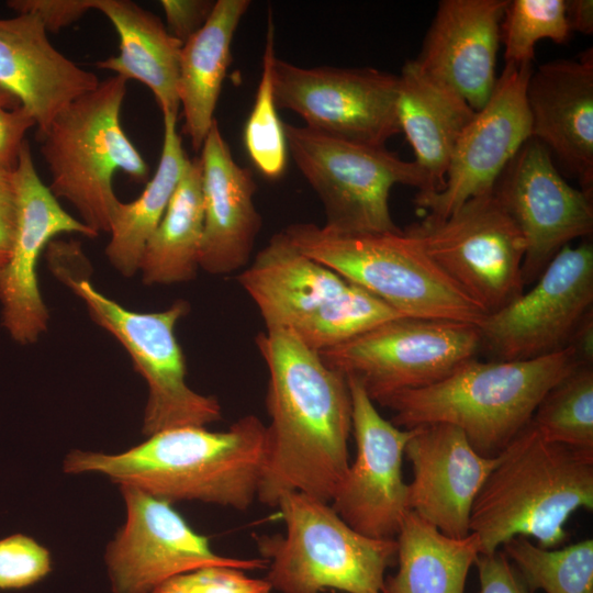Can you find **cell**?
<instances>
[{
    "mask_svg": "<svg viewBox=\"0 0 593 593\" xmlns=\"http://www.w3.org/2000/svg\"><path fill=\"white\" fill-rule=\"evenodd\" d=\"M268 369V454L257 500L276 507L287 493L329 503L349 468L353 430L347 378L287 328L256 337Z\"/></svg>",
    "mask_w": 593,
    "mask_h": 593,
    "instance_id": "1",
    "label": "cell"
},
{
    "mask_svg": "<svg viewBox=\"0 0 593 593\" xmlns=\"http://www.w3.org/2000/svg\"><path fill=\"white\" fill-rule=\"evenodd\" d=\"M267 454V426L246 415L224 432L165 429L119 454L72 450L63 467L66 473L102 474L171 503L198 501L245 511L257 499Z\"/></svg>",
    "mask_w": 593,
    "mask_h": 593,
    "instance_id": "2",
    "label": "cell"
},
{
    "mask_svg": "<svg viewBox=\"0 0 593 593\" xmlns=\"http://www.w3.org/2000/svg\"><path fill=\"white\" fill-rule=\"evenodd\" d=\"M579 363L571 346L528 360L473 358L433 384L373 402L394 412L398 427L449 424L478 454L496 457L529 424L547 391Z\"/></svg>",
    "mask_w": 593,
    "mask_h": 593,
    "instance_id": "3",
    "label": "cell"
},
{
    "mask_svg": "<svg viewBox=\"0 0 593 593\" xmlns=\"http://www.w3.org/2000/svg\"><path fill=\"white\" fill-rule=\"evenodd\" d=\"M593 508V451L545 440L528 424L501 452L471 510L480 555L523 536L553 549L569 537L566 523Z\"/></svg>",
    "mask_w": 593,
    "mask_h": 593,
    "instance_id": "4",
    "label": "cell"
},
{
    "mask_svg": "<svg viewBox=\"0 0 593 593\" xmlns=\"http://www.w3.org/2000/svg\"><path fill=\"white\" fill-rule=\"evenodd\" d=\"M127 80L114 75L75 99L38 138L51 174L49 189L67 200L97 235L109 233L120 203L113 176L147 182L149 167L125 134L121 109Z\"/></svg>",
    "mask_w": 593,
    "mask_h": 593,
    "instance_id": "5",
    "label": "cell"
},
{
    "mask_svg": "<svg viewBox=\"0 0 593 593\" xmlns=\"http://www.w3.org/2000/svg\"><path fill=\"white\" fill-rule=\"evenodd\" d=\"M283 233L302 253L403 316L478 325L486 315L402 230L347 233L295 223Z\"/></svg>",
    "mask_w": 593,
    "mask_h": 593,
    "instance_id": "6",
    "label": "cell"
},
{
    "mask_svg": "<svg viewBox=\"0 0 593 593\" xmlns=\"http://www.w3.org/2000/svg\"><path fill=\"white\" fill-rule=\"evenodd\" d=\"M284 535L257 537L269 562L267 581L281 593H383L385 571L396 562L395 539L367 537L326 502L301 492L277 504Z\"/></svg>",
    "mask_w": 593,
    "mask_h": 593,
    "instance_id": "7",
    "label": "cell"
},
{
    "mask_svg": "<svg viewBox=\"0 0 593 593\" xmlns=\"http://www.w3.org/2000/svg\"><path fill=\"white\" fill-rule=\"evenodd\" d=\"M288 150L323 203L324 226L347 233L401 231L393 222L389 195L393 186L428 190L415 161L402 160L385 146H372L283 124Z\"/></svg>",
    "mask_w": 593,
    "mask_h": 593,
    "instance_id": "8",
    "label": "cell"
},
{
    "mask_svg": "<svg viewBox=\"0 0 593 593\" xmlns=\"http://www.w3.org/2000/svg\"><path fill=\"white\" fill-rule=\"evenodd\" d=\"M58 276L85 302L93 322L124 347L146 381L144 435L182 426L205 427L221 419L216 398L195 392L186 381V361L176 325L189 312L188 302L178 300L159 312H136L108 298L85 278L61 271Z\"/></svg>",
    "mask_w": 593,
    "mask_h": 593,
    "instance_id": "9",
    "label": "cell"
},
{
    "mask_svg": "<svg viewBox=\"0 0 593 593\" xmlns=\"http://www.w3.org/2000/svg\"><path fill=\"white\" fill-rule=\"evenodd\" d=\"M404 232L486 314L524 292L525 239L493 191L468 200L446 219L424 216Z\"/></svg>",
    "mask_w": 593,
    "mask_h": 593,
    "instance_id": "10",
    "label": "cell"
},
{
    "mask_svg": "<svg viewBox=\"0 0 593 593\" xmlns=\"http://www.w3.org/2000/svg\"><path fill=\"white\" fill-rule=\"evenodd\" d=\"M479 349L474 324L400 316L318 354L329 368L358 379L374 401L433 384L475 358Z\"/></svg>",
    "mask_w": 593,
    "mask_h": 593,
    "instance_id": "11",
    "label": "cell"
},
{
    "mask_svg": "<svg viewBox=\"0 0 593 593\" xmlns=\"http://www.w3.org/2000/svg\"><path fill=\"white\" fill-rule=\"evenodd\" d=\"M593 304V245L564 246L536 284L477 325L493 360H528L564 349Z\"/></svg>",
    "mask_w": 593,
    "mask_h": 593,
    "instance_id": "12",
    "label": "cell"
},
{
    "mask_svg": "<svg viewBox=\"0 0 593 593\" xmlns=\"http://www.w3.org/2000/svg\"><path fill=\"white\" fill-rule=\"evenodd\" d=\"M272 83L277 107L314 131L372 146L401 133L399 75L370 67L305 68L275 57Z\"/></svg>",
    "mask_w": 593,
    "mask_h": 593,
    "instance_id": "13",
    "label": "cell"
},
{
    "mask_svg": "<svg viewBox=\"0 0 593 593\" xmlns=\"http://www.w3.org/2000/svg\"><path fill=\"white\" fill-rule=\"evenodd\" d=\"M126 518L109 542L105 562L113 593H150L166 580L208 566L265 569L262 558L239 559L216 553L172 503L134 486L121 485Z\"/></svg>",
    "mask_w": 593,
    "mask_h": 593,
    "instance_id": "14",
    "label": "cell"
},
{
    "mask_svg": "<svg viewBox=\"0 0 593 593\" xmlns=\"http://www.w3.org/2000/svg\"><path fill=\"white\" fill-rule=\"evenodd\" d=\"M493 193L525 239V286L570 242L592 235V195L569 184L547 148L533 137L506 166Z\"/></svg>",
    "mask_w": 593,
    "mask_h": 593,
    "instance_id": "15",
    "label": "cell"
},
{
    "mask_svg": "<svg viewBox=\"0 0 593 593\" xmlns=\"http://www.w3.org/2000/svg\"><path fill=\"white\" fill-rule=\"evenodd\" d=\"M532 65H505L488 102L474 112L452 150L444 188L415 195L424 216L441 220L468 200L493 191L500 176L530 137L526 86Z\"/></svg>",
    "mask_w": 593,
    "mask_h": 593,
    "instance_id": "16",
    "label": "cell"
},
{
    "mask_svg": "<svg viewBox=\"0 0 593 593\" xmlns=\"http://www.w3.org/2000/svg\"><path fill=\"white\" fill-rule=\"evenodd\" d=\"M346 378L356 457L332 506L358 533L376 539H395L409 511L402 463L414 428L404 429L387 421L361 382Z\"/></svg>",
    "mask_w": 593,
    "mask_h": 593,
    "instance_id": "17",
    "label": "cell"
},
{
    "mask_svg": "<svg viewBox=\"0 0 593 593\" xmlns=\"http://www.w3.org/2000/svg\"><path fill=\"white\" fill-rule=\"evenodd\" d=\"M14 182L16 227L9 259L0 270L1 321L14 342L26 345L46 332L49 321L36 272L42 251L60 234H97L66 212L41 180L27 141L20 152Z\"/></svg>",
    "mask_w": 593,
    "mask_h": 593,
    "instance_id": "18",
    "label": "cell"
},
{
    "mask_svg": "<svg viewBox=\"0 0 593 593\" xmlns=\"http://www.w3.org/2000/svg\"><path fill=\"white\" fill-rule=\"evenodd\" d=\"M404 456L413 472L409 510L446 536H468L473 502L501 454L481 456L456 426L428 424L414 427Z\"/></svg>",
    "mask_w": 593,
    "mask_h": 593,
    "instance_id": "19",
    "label": "cell"
},
{
    "mask_svg": "<svg viewBox=\"0 0 593 593\" xmlns=\"http://www.w3.org/2000/svg\"><path fill=\"white\" fill-rule=\"evenodd\" d=\"M508 0H443L426 33L417 66L474 111L490 99L497 77L501 22Z\"/></svg>",
    "mask_w": 593,
    "mask_h": 593,
    "instance_id": "20",
    "label": "cell"
},
{
    "mask_svg": "<svg viewBox=\"0 0 593 593\" xmlns=\"http://www.w3.org/2000/svg\"><path fill=\"white\" fill-rule=\"evenodd\" d=\"M530 137L593 193V49L532 71L526 86Z\"/></svg>",
    "mask_w": 593,
    "mask_h": 593,
    "instance_id": "21",
    "label": "cell"
},
{
    "mask_svg": "<svg viewBox=\"0 0 593 593\" xmlns=\"http://www.w3.org/2000/svg\"><path fill=\"white\" fill-rule=\"evenodd\" d=\"M203 234L200 269L230 275L245 267L261 227L249 169L233 158L216 120L201 147Z\"/></svg>",
    "mask_w": 593,
    "mask_h": 593,
    "instance_id": "22",
    "label": "cell"
},
{
    "mask_svg": "<svg viewBox=\"0 0 593 593\" xmlns=\"http://www.w3.org/2000/svg\"><path fill=\"white\" fill-rule=\"evenodd\" d=\"M99 82L52 45L35 15L0 19V87L33 116L37 139L61 110Z\"/></svg>",
    "mask_w": 593,
    "mask_h": 593,
    "instance_id": "23",
    "label": "cell"
},
{
    "mask_svg": "<svg viewBox=\"0 0 593 593\" xmlns=\"http://www.w3.org/2000/svg\"><path fill=\"white\" fill-rule=\"evenodd\" d=\"M237 281L256 304L266 328L292 329L346 289L349 281L275 234Z\"/></svg>",
    "mask_w": 593,
    "mask_h": 593,
    "instance_id": "24",
    "label": "cell"
},
{
    "mask_svg": "<svg viewBox=\"0 0 593 593\" xmlns=\"http://www.w3.org/2000/svg\"><path fill=\"white\" fill-rule=\"evenodd\" d=\"M474 110L449 88L428 77L413 60L399 75L396 114L415 163L426 177L428 195L445 186L455 145Z\"/></svg>",
    "mask_w": 593,
    "mask_h": 593,
    "instance_id": "25",
    "label": "cell"
},
{
    "mask_svg": "<svg viewBox=\"0 0 593 593\" xmlns=\"http://www.w3.org/2000/svg\"><path fill=\"white\" fill-rule=\"evenodd\" d=\"M96 10L112 23L119 54L97 67L134 79L152 91L163 114L178 115L179 58L182 43L170 35L161 20L130 0H97Z\"/></svg>",
    "mask_w": 593,
    "mask_h": 593,
    "instance_id": "26",
    "label": "cell"
},
{
    "mask_svg": "<svg viewBox=\"0 0 593 593\" xmlns=\"http://www.w3.org/2000/svg\"><path fill=\"white\" fill-rule=\"evenodd\" d=\"M248 0H217L204 25L183 43L178 72V98L183 132L200 150L215 121L214 112L231 64V45Z\"/></svg>",
    "mask_w": 593,
    "mask_h": 593,
    "instance_id": "27",
    "label": "cell"
},
{
    "mask_svg": "<svg viewBox=\"0 0 593 593\" xmlns=\"http://www.w3.org/2000/svg\"><path fill=\"white\" fill-rule=\"evenodd\" d=\"M395 540L399 568L385 578L383 593H465L467 575L480 555L474 533L446 536L409 510Z\"/></svg>",
    "mask_w": 593,
    "mask_h": 593,
    "instance_id": "28",
    "label": "cell"
},
{
    "mask_svg": "<svg viewBox=\"0 0 593 593\" xmlns=\"http://www.w3.org/2000/svg\"><path fill=\"white\" fill-rule=\"evenodd\" d=\"M163 121V147L157 169L135 200L120 201L109 232L107 258L127 278L138 271L145 245L163 219L189 161L177 132V115L165 113Z\"/></svg>",
    "mask_w": 593,
    "mask_h": 593,
    "instance_id": "29",
    "label": "cell"
},
{
    "mask_svg": "<svg viewBox=\"0 0 593 593\" xmlns=\"http://www.w3.org/2000/svg\"><path fill=\"white\" fill-rule=\"evenodd\" d=\"M203 234L202 170L199 157L189 159L158 226L141 258L147 286L174 284L195 278Z\"/></svg>",
    "mask_w": 593,
    "mask_h": 593,
    "instance_id": "30",
    "label": "cell"
},
{
    "mask_svg": "<svg viewBox=\"0 0 593 593\" xmlns=\"http://www.w3.org/2000/svg\"><path fill=\"white\" fill-rule=\"evenodd\" d=\"M502 551L532 591L593 593V539L546 549L527 537L505 541Z\"/></svg>",
    "mask_w": 593,
    "mask_h": 593,
    "instance_id": "31",
    "label": "cell"
},
{
    "mask_svg": "<svg viewBox=\"0 0 593 593\" xmlns=\"http://www.w3.org/2000/svg\"><path fill=\"white\" fill-rule=\"evenodd\" d=\"M529 424L547 441L593 451V368L579 363L540 400Z\"/></svg>",
    "mask_w": 593,
    "mask_h": 593,
    "instance_id": "32",
    "label": "cell"
},
{
    "mask_svg": "<svg viewBox=\"0 0 593 593\" xmlns=\"http://www.w3.org/2000/svg\"><path fill=\"white\" fill-rule=\"evenodd\" d=\"M400 316L403 315L382 300L349 281L337 296L289 331L320 353Z\"/></svg>",
    "mask_w": 593,
    "mask_h": 593,
    "instance_id": "33",
    "label": "cell"
},
{
    "mask_svg": "<svg viewBox=\"0 0 593 593\" xmlns=\"http://www.w3.org/2000/svg\"><path fill=\"white\" fill-rule=\"evenodd\" d=\"M275 25L268 14L261 76L254 107L244 127V143L255 167L268 179L280 178L287 167L288 145L273 93Z\"/></svg>",
    "mask_w": 593,
    "mask_h": 593,
    "instance_id": "34",
    "label": "cell"
},
{
    "mask_svg": "<svg viewBox=\"0 0 593 593\" xmlns=\"http://www.w3.org/2000/svg\"><path fill=\"white\" fill-rule=\"evenodd\" d=\"M505 65H532L535 45L545 38L562 44L570 37L564 0L508 1L501 22Z\"/></svg>",
    "mask_w": 593,
    "mask_h": 593,
    "instance_id": "35",
    "label": "cell"
},
{
    "mask_svg": "<svg viewBox=\"0 0 593 593\" xmlns=\"http://www.w3.org/2000/svg\"><path fill=\"white\" fill-rule=\"evenodd\" d=\"M266 579L250 578L245 570L208 566L175 575L150 593H271Z\"/></svg>",
    "mask_w": 593,
    "mask_h": 593,
    "instance_id": "36",
    "label": "cell"
},
{
    "mask_svg": "<svg viewBox=\"0 0 593 593\" xmlns=\"http://www.w3.org/2000/svg\"><path fill=\"white\" fill-rule=\"evenodd\" d=\"M51 570L49 551L32 537L14 534L0 539V590L33 585Z\"/></svg>",
    "mask_w": 593,
    "mask_h": 593,
    "instance_id": "37",
    "label": "cell"
},
{
    "mask_svg": "<svg viewBox=\"0 0 593 593\" xmlns=\"http://www.w3.org/2000/svg\"><path fill=\"white\" fill-rule=\"evenodd\" d=\"M97 0H9L5 5L15 12L38 18L46 32L57 33L79 20L89 10H96Z\"/></svg>",
    "mask_w": 593,
    "mask_h": 593,
    "instance_id": "38",
    "label": "cell"
},
{
    "mask_svg": "<svg viewBox=\"0 0 593 593\" xmlns=\"http://www.w3.org/2000/svg\"><path fill=\"white\" fill-rule=\"evenodd\" d=\"M474 564L480 581L478 593H534L501 549L479 555Z\"/></svg>",
    "mask_w": 593,
    "mask_h": 593,
    "instance_id": "39",
    "label": "cell"
},
{
    "mask_svg": "<svg viewBox=\"0 0 593 593\" xmlns=\"http://www.w3.org/2000/svg\"><path fill=\"white\" fill-rule=\"evenodd\" d=\"M166 29L171 36L186 43L209 19L214 3L208 0H160Z\"/></svg>",
    "mask_w": 593,
    "mask_h": 593,
    "instance_id": "40",
    "label": "cell"
},
{
    "mask_svg": "<svg viewBox=\"0 0 593 593\" xmlns=\"http://www.w3.org/2000/svg\"><path fill=\"white\" fill-rule=\"evenodd\" d=\"M35 125L33 116L21 105L0 109V169H15L25 134Z\"/></svg>",
    "mask_w": 593,
    "mask_h": 593,
    "instance_id": "41",
    "label": "cell"
},
{
    "mask_svg": "<svg viewBox=\"0 0 593 593\" xmlns=\"http://www.w3.org/2000/svg\"><path fill=\"white\" fill-rule=\"evenodd\" d=\"M14 170L0 169V270L9 259L16 227Z\"/></svg>",
    "mask_w": 593,
    "mask_h": 593,
    "instance_id": "42",
    "label": "cell"
},
{
    "mask_svg": "<svg viewBox=\"0 0 593 593\" xmlns=\"http://www.w3.org/2000/svg\"><path fill=\"white\" fill-rule=\"evenodd\" d=\"M566 14L571 32L583 34L593 33V1L569 0L566 1Z\"/></svg>",
    "mask_w": 593,
    "mask_h": 593,
    "instance_id": "43",
    "label": "cell"
},
{
    "mask_svg": "<svg viewBox=\"0 0 593 593\" xmlns=\"http://www.w3.org/2000/svg\"><path fill=\"white\" fill-rule=\"evenodd\" d=\"M581 363L592 365L593 359V314L589 313L574 333L570 345Z\"/></svg>",
    "mask_w": 593,
    "mask_h": 593,
    "instance_id": "44",
    "label": "cell"
},
{
    "mask_svg": "<svg viewBox=\"0 0 593 593\" xmlns=\"http://www.w3.org/2000/svg\"><path fill=\"white\" fill-rule=\"evenodd\" d=\"M18 107H20V103L16 98L0 87V109H14Z\"/></svg>",
    "mask_w": 593,
    "mask_h": 593,
    "instance_id": "45",
    "label": "cell"
}]
</instances>
